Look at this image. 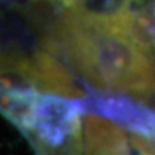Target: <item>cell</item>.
Wrapping results in <instances>:
<instances>
[{"instance_id": "277c9868", "label": "cell", "mask_w": 155, "mask_h": 155, "mask_svg": "<svg viewBox=\"0 0 155 155\" xmlns=\"http://www.w3.org/2000/svg\"><path fill=\"white\" fill-rule=\"evenodd\" d=\"M78 143L83 155H130L125 134L110 120L85 115L78 134Z\"/></svg>"}, {"instance_id": "3957f363", "label": "cell", "mask_w": 155, "mask_h": 155, "mask_svg": "<svg viewBox=\"0 0 155 155\" xmlns=\"http://www.w3.org/2000/svg\"><path fill=\"white\" fill-rule=\"evenodd\" d=\"M84 105L91 113L102 116L140 137L155 140V113L147 105L130 98L125 93L94 92L84 98Z\"/></svg>"}, {"instance_id": "5b68a950", "label": "cell", "mask_w": 155, "mask_h": 155, "mask_svg": "<svg viewBox=\"0 0 155 155\" xmlns=\"http://www.w3.org/2000/svg\"><path fill=\"white\" fill-rule=\"evenodd\" d=\"M141 101H142L145 105H147L155 113V84L142 96Z\"/></svg>"}, {"instance_id": "7a4b0ae2", "label": "cell", "mask_w": 155, "mask_h": 155, "mask_svg": "<svg viewBox=\"0 0 155 155\" xmlns=\"http://www.w3.org/2000/svg\"><path fill=\"white\" fill-rule=\"evenodd\" d=\"M84 109V100L52 93L38 94L21 125L31 130L40 143L57 147L78 136Z\"/></svg>"}, {"instance_id": "6da1fadb", "label": "cell", "mask_w": 155, "mask_h": 155, "mask_svg": "<svg viewBox=\"0 0 155 155\" xmlns=\"http://www.w3.org/2000/svg\"><path fill=\"white\" fill-rule=\"evenodd\" d=\"M69 60L91 85L141 100L155 84V60L110 14L70 12L57 26Z\"/></svg>"}]
</instances>
